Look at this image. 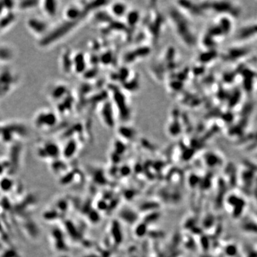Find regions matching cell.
Here are the masks:
<instances>
[{
  "label": "cell",
  "mask_w": 257,
  "mask_h": 257,
  "mask_svg": "<svg viewBox=\"0 0 257 257\" xmlns=\"http://www.w3.org/2000/svg\"><path fill=\"white\" fill-rule=\"evenodd\" d=\"M57 116L51 111L43 110L37 113L34 119L35 127L41 129H46L54 127L57 122Z\"/></svg>",
  "instance_id": "obj_1"
},
{
  "label": "cell",
  "mask_w": 257,
  "mask_h": 257,
  "mask_svg": "<svg viewBox=\"0 0 257 257\" xmlns=\"http://www.w3.org/2000/svg\"><path fill=\"white\" fill-rule=\"evenodd\" d=\"M26 24H27L28 28H30L31 32L37 35L44 33L46 31V27H47L46 22H44L42 19L37 18L28 19Z\"/></svg>",
  "instance_id": "obj_2"
},
{
  "label": "cell",
  "mask_w": 257,
  "mask_h": 257,
  "mask_svg": "<svg viewBox=\"0 0 257 257\" xmlns=\"http://www.w3.org/2000/svg\"><path fill=\"white\" fill-rule=\"evenodd\" d=\"M42 9L46 16L53 17L58 11V3L57 2H43Z\"/></svg>",
  "instance_id": "obj_3"
},
{
  "label": "cell",
  "mask_w": 257,
  "mask_h": 257,
  "mask_svg": "<svg viewBox=\"0 0 257 257\" xmlns=\"http://www.w3.org/2000/svg\"><path fill=\"white\" fill-rule=\"evenodd\" d=\"M80 14V10L76 6L70 5L67 6L64 11V17L67 20H75L78 18L79 15Z\"/></svg>",
  "instance_id": "obj_4"
}]
</instances>
